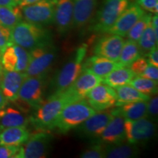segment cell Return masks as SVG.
Wrapping results in <instances>:
<instances>
[{
  "instance_id": "cell-1",
  "label": "cell",
  "mask_w": 158,
  "mask_h": 158,
  "mask_svg": "<svg viewBox=\"0 0 158 158\" xmlns=\"http://www.w3.org/2000/svg\"><path fill=\"white\" fill-rule=\"evenodd\" d=\"M76 101L77 100L67 89L61 93L52 94L35 110L34 114L29 118V122L41 131L54 130L57 118L64 106Z\"/></svg>"
},
{
  "instance_id": "cell-2",
  "label": "cell",
  "mask_w": 158,
  "mask_h": 158,
  "mask_svg": "<svg viewBox=\"0 0 158 158\" xmlns=\"http://www.w3.org/2000/svg\"><path fill=\"white\" fill-rule=\"evenodd\" d=\"M51 42V32L43 26L21 21L11 29V43L29 51Z\"/></svg>"
},
{
  "instance_id": "cell-3",
  "label": "cell",
  "mask_w": 158,
  "mask_h": 158,
  "mask_svg": "<svg viewBox=\"0 0 158 158\" xmlns=\"http://www.w3.org/2000/svg\"><path fill=\"white\" fill-rule=\"evenodd\" d=\"M88 45L83 43L73 51L52 80L53 94H59L70 87L81 73Z\"/></svg>"
},
{
  "instance_id": "cell-4",
  "label": "cell",
  "mask_w": 158,
  "mask_h": 158,
  "mask_svg": "<svg viewBox=\"0 0 158 158\" xmlns=\"http://www.w3.org/2000/svg\"><path fill=\"white\" fill-rule=\"evenodd\" d=\"M96 113L84 99L70 102L64 106L57 118L54 129L66 134L76 129L88 118Z\"/></svg>"
},
{
  "instance_id": "cell-5",
  "label": "cell",
  "mask_w": 158,
  "mask_h": 158,
  "mask_svg": "<svg viewBox=\"0 0 158 158\" xmlns=\"http://www.w3.org/2000/svg\"><path fill=\"white\" fill-rule=\"evenodd\" d=\"M128 5L129 0H103L89 30L95 33H106Z\"/></svg>"
},
{
  "instance_id": "cell-6",
  "label": "cell",
  "mask_w": 158,
  "mask_h": 158,
  "mask_svg": "<svg viewBox=\"0 0 158 158\" xmlns=\"http://www.w3.org/2000/svg\"><path fill=\"white\" fill-rule=\"evenodd\" d=\"M46 86V76H27L20 89L15 101L22 105L20 110L25 111L24 108L37 109L44 102V93ZM15 102V101H14Z\"/></svg>"
},
{
  "instance_id": "cell-7",
  "label": "cell",
  "mask_w": 158,
  "mask_h": 158,
  "mask_svg": "<svg viewBox=\"0 0 158 158\" xmlns=\"http://www.w3.org/2000/svg\"><path fill=\"white\" fill-rule=\"evenodd\" d=\"M56 47L53 42L31 49L25 73L30 77L46 76L56 59Z\"/></svg>"
},
{
  "instance_id": "cell-8",
  "label": "cell",
  "mask_w": 158,
  "mask_h": 158,
  "mask_svg": "<svg viewBox=\"0 0 158 158\" xmlns=\"http://www.w3.org/2000/svg\"><path fill=\"white\" fill-rule=\"evenodd\" d=\"M56 2L57 0H40L25 6L21 8L23 19L27 22L43 27L52 24Z\"/></svg>"
},
{
  "instance_id": "cell-9",
  "label": "cell",
  "mask_w": 158,
  "mask_h": 158,
  "mask_svg": "<svg viewBox=\"0 0 158 158\" xmlns=\"http://www.w3.org/2000/svg\"><path fill=\"white\" fill-rule=\"evenodd\" d=\"M53 136L48 132H38L30 135L25 143L20 147L16 158H42L50 150Z\"/></svg>"
},
{
  "instance_id": "cell-10",
  "label": "cell",
  "mask_w": 158,
  "mask_h": 158,
  "mask_svg": "<svg viewBox=\"0 0 158 158\" xmlns=\"http://www.w3.org/2000/svg\"><path fill=\"white\" fill-rule=\"evenodd\" d=\"M29 62V51L21 46L11 44L0 56V64L4 70L25 73Z\"/></svg>"
},
{
  "instance_id": "cell-11",
  "label": "cell",
  "mask_w": 158,
  "mask_h": 158,
  "mask_svg": "<svg viewBox=\"0 0 158 158\" xmlns=\"http://www.w3.org/2000/svg\"><path fill=\"white\" fill-rule=\"evenodd\" d=\"M126 139L130 143L137 144L149 141L155 133V125L146 117L137 120L124 119Z\"/></svg>"
},
{
  "instance_id": "cell-12",
  "label": "cell",
  "mask_w": 158,
  "mask_h": 158,
  "mask_svg": "<svg viewBox=\"0 0 158 158\" xmlns=\"http://www.w3.org/2000/svg\"><path fill=\"white\" fill-rule=\"evenodd\" d=\"M113 117L110 112L95 113L76 128V133L80 138L97 141Z\"/></svg>"
},
{
  "instance_id": "cell-13",
  "label": "cell",
  "mask_w": 158,
  "mask_h": 158,
  "mask_svg": "<svg viewBox=\"0 0 158 158\" xmlns=\"http://www.w3.org/2000/svg\"><path fill=\"white\" fill-rule=\"evenodd\" d=\"M85 100L96 112H100L115 106L116 93L108 85L100 84L88 92Z\"/></svg>"
},
{
  "instance_id": "cell-14",
  "label": "cell",
  "mask_w": 158,
  "mask_h": 158,
  "mask_svg": "<svg viewBox=\"0 0 158 158\" xmlns=\"http://www.w3.org/2000/svg\"><path fill=\"white\" fill-rule=\"evenodd\" d=\"M145 12L137 3L129 4L116 22L107 31V34L127 36L128 31Z\"/></svg>"
},
{
  "instance_id": "cell-15",
  "label": "cell",
  "mask_w": 158,
  "mask_h": 158,
  "mask_svg": "<svg viewBox=\"0 0 158 158\" xmlns=\"http://www.w3.org/2000/svg\"><path fill=\"white\" fill-rule=\"evenodd\" d=\"M124 43L123 37L120 35L113 34L105 35L96 42L94 47V54L95 56L118 62Z\"/></svg>"
},
{
  "instance_id": "cell-16",
  "label": "cell",
  "mask_w": 158,
  "mask_h": 158,
  "mask_svg": "<svg viewBox=\"0 0 158 158\" xmlns=\"http://www.w3.org/2000/svg\"><path fill=\"white\" fill-rule=\"evenodd\" d=\"M73 0H57L54 23L60 35H64L73 28Z\"/></svg>"
},
{
  "instance_id": "cell-17",
  "label": "cell",
  "mask_w": 158,
  "mask_h": 158,
  "mask_svg": "<svg viewBox=\"0 0 158 158\" xmlns=\"http://www.w3.org/2000/svg\"><path fill=\"white\" fill-rule=\"evenodd\" d=\"M102 82V78L92 73L82 70L81 73L67 90L72 94L76 100L84 99L86 94L98 84Z\"/></svg>"
},
{
  "instance_id": "cell-18",
  "label": "cell",
  "mask_w": 158,
  "mask_h": 158,
  "mask_svg": "<svg viewBox=\"0 0 158 158\" xmlns=\"http://www.w3.org/2000/svg\"><path fill=\"white\" fill-rule=\"evenodd\" d=\"M27 77L25 73L7 71L3 69L0 89L7 101L14 102L17 100L21 85Z\"/></svg>"
},
{
  "instance_id": "cell-19",
  "label": "cell",
  "mask_w": 158,
  "mask_h": 158,
  "mask_svg": "<svg viewBox=\"0 0 158 158\" xmlns=\"http://www.w3.org/2000/svg\"><path fill=\"white\" fill-rule=\"evenodd\" d=\"M98 0H73V28L81 29L90 22Z\"/></svg>"
},
{
  "instance_id": "cell-20",
  "label": "cell",
  "mask_w": 158,
  "mask_h": 158,
  "mask_svg": "<svg viewBox=\"0 0 158 158\" xmlns=\"http://www.w3.org/2000/svg\"><path fill=\"white\" fill-rule=\"evenodd\" d=\"M126 140L124 130V118L121 116H114L108 124L98 141L106 144H116Z\"/></svg>"
},
{
  "instance_id": "cell-21",
  "label": "cell",
  "mask_w": 158,
  "mask_h": 158,
  "mask_svg": "<svg viewBox=\"0 0 158 158\" xmlns=\"http://www.w3.org/2000/svg\"><path fill=\"white\" fill-rule=\"evenodd\" d=\"M122 66L123 65L121 63L116 61L94 55L84 62L82 70L89 71L103 78L111 71Z\"/></svg>"
},
{
  "instance_id": "cell-22",
  "label": "cell",
  "mask_w": 158,
  "mask_h": 158,
  "mask_svg": "<svg viewBox=\"0 0 158 158\" xmlns=\"http://www.w3.org/2000/svg\"><path fill=\"white\" fill-rule=\"evenodd\" d=\"M114 116H121L124 119L137 120L147 116V101L129 102L111 110Z\"/></svg>"
},
{
  "instance_id": "cell-23",
  "label": "cell",
  "mask_w": 158,
  "mask_h": 158,
  "mask_svg": "<svg viewBox=\"0 0 158 158\" xmlns=\"http://www.w3.org/2000/svg\"><path fill=\"white\" fill-rule=\"evenodd\" d=\"M29 118L21 110L13 107H4L0 109V128L1 130L13 127H27Z\"/></svg>"
},
{
  "instance_id": "cell-24",
  "label": "cell",
  "mask_w": 158,
  "mask_h": 158,
  "mask_svg": "<svg viewBox=\"0 0 158 158\" xmlns=\"http://www.w3.org/2000/svg\"><path fill=\"white\" fill-rule=\"evenodd\" d=\"M30 135L27 127L5 128L0 133V145L21 147L27 141Z\"/></svg>"
},
{
  "instance_id": "cell-25",
  "label": "cell",
  "mask_w": 158,
  "mask_h": 158,
  "mask_svg": "<svg viewBox=\"0 0 158 158\" xmlns=\"http://www.w3.org/2000/svg\"><path fill=\"white\" fill-rule=\"evenodd\" d=\"M116 93V106H120L129 102L148 101L150 96L145 94L130 85H124L114 89Z\"/></svg>"
},
{
  "instance_id": "cell-26",
  "label": "cell",
  "mask_w": 158,
  "mask_h": 158,
  "mask_svg": "<svg viewBox=\"0 0 158 158\" xmlns=\"http://www.w3.org/2000/svg\"><path fill=\"white\" fill-rule=\"evenodd\" d=\"M135 76L129 67L122 66L111 71L102 78V82L112 88L128 84Z\"/></svg>"
},
{
  "instance_id": "cell-27",
  "label": "cell",
  "mask_w": 158,
  "mask_h": 158,
  "mask_svg": "<svg viewBox=\"0 0 158 158\" xmlns=\"http://www.w3.org/2000/svg\"><path fill=\"white\" fill-rule=\"evenodd\" d=\"M105 157L108 158H132L137 157L139 150L136 144L116 143L110 144L105 148Z\"/></svg>"
},
{
  "instance_id": "cell-28",
  "label": "cell",
  "mask_w": 158,
  "mask_h": 158,
  "mask_svg": "<svg viewBox=\"0 0 158 158\" xmlns=\"http://www.w3.org/2000/svg\"><path fill=\"white\" fill-rule=\"evenodd\" d=\"M22 20V10L19 6L7 7L0 5V25L11 29Z\"/></svg>"
},
{
  "instance_id": "cell-29",
  "label": "cell",
  "mask_w": 158,
  "mask_h": 158,
  "mask_svg": "<svg viewBox=\"0 0 158 158\" xmlns=\"http://www.w3.org/2000/svg\"><path fill=\"white\" fill-rule=\"evenodd\" d=\"M141 56V50L137 42L127 40L124 41L118 62L123 66L129 67L132 62Z\"/></svg>"
},
{
  "instance_id": "cell-30",
  "label": "cell",
  "mask_w": 158,
  "mask_h": 158,
  "mask_svg": "<svg viewBox=\"0 0 158 158\" xmlns=\"http://www.w3.org/2000/svg\"><path fill=\"white\" fill-rule=\"evenodd\" d=\"M157 41L158 39L155 36V31L150 21L138 41L141 54L147 56V54L152 49L157 46Z\"/></svg>"
},
{
  "instance_id": "cell-31",
  "label": "cell",
  "mask_w": 158,
  "mask_h": 158,
  "mask_svg": "<svg viewBox=\"0 0 158 158\" xmlns=\"http://www.w3.org/2000/svg\"><path fill=\"white\" fill-rule=\"evenodd\" d=\"M128 84L147 95H155L157 93V81L152 80L142 76H135Z\"/></svg>"
},
{
  "instance_id": "cell-32",
  "label": "cell",
  "mask_w": 158,
  "mask_h": 158,
  "mask_svg": "<svg viewBox=\"0 0 158 158\" xmlns=\"http://www.w3.org/2000/svg\"><path fill=\"white\" fill-rule=\"evenodd\" d=\"M151 19L152 15L150 13H144L128 31L127 35L128 40L138 43L142 33L143 32L144 29H146L148 23L151 21Z\"/></svg>"
},
{
  "instance_id": "cell-33",
  "label": "cell",
  "mask_w": 158,
  "mask_h": 158,
  "mask_svg": "<svg viewBox=\"0 0 158 158\" xmlns=\"http://www.w3.org/2000/svg\"><path fill=\"white\" fill-rule=\"evenodd\" d=\"M105 148L100 143H97L91 146L88 149L84 150L81 154L80 157L82 158H104L105 157Z\"/></svg>"
},
{
  "instance_id": "cell-34",
  "label": "cell",
  "mask_w": 158,
  "mask_h": 158,
  "mask_svg": "<svg viewBox=\"0 0 158 158\" xmlns=\"http://www.w3.org/2000/svg\"><path fill=\"white\" fill-rule=\"evenodd\" d=\"M11 43V29L0 25V56Z\"/></svg>"
},
{
  "instance_id": "cell-35",
  "label": "cell",
  "mask_w": 158,
  "mask_h": 158,
  "mask_svg": "<svg viewBox=\"0 0 158 158\" xmlns=\"http://www.w3.org/2000/svg\"><path fill=\"white\" fill-rule=\"evenodd\" d=\"M148 64L147 59L140 56L129 65V68L135 76H140L146 70Z\"/></svg>"
},
{
  "instance_id": "cell-36",
  "label": "cell",
  "mask_w": 158,
  "mask_h": 158,
  "mask_svg": "<svg viewBox=\"0 0 158 158\" xmlns=\"http://www.w3.org/2000/svg\"><path fill=\"white\" fill-rule=\"evenodd\" d=\"M20 147L10 145H0V158L16 157Z\"/></svg>"
},
{
  "instance_id": "cell-37",
  "label": "cell",
  "mask_w": 158,
  "mask_h": 158,
  "mask_svg": "<svg viewBox=\"0 0 158 158\" xmlns=\"http://www.w3.org/2000/svg\"><path fill=\"white\" fill-rule=\"evenodd\" d=\"M136 3L143 10H146L154 14H157L158 2L157 0H137Z\"/></svg>"
},
{
  "instance_id": "cell-38",
  "label": "cell",
  "mask_w": 158,
  "mask_h": 158,
  "mask_svg": "<svg viewBox=\"0 0 158 158\" xmlns=\"http://www.w3.org/2000/svg\"><path fill=\"white\" fill-rule=\"evenodd\" d=\"M147 102V116L155 118L158 114V98L154 96L152 98H150Z\"/></svg>"
},
{
  "instance_id": "cell-39",
  "label": "cell",
  "mask_w": 158,
  "mask_h": 158,
  "mask_svg": "<svg viewBox=\"0 0 158 158\" xmlns=\"http://www.w3.org/2000/svg\"><path fill=\"white\" fill-rule=\"evenodd\" d=\"M140 76L152 79V80L158 81V68L152 64H148L146 70Z\"/></svg>"
},
{
  "instance_id": "cell-40",
  "label": "cell",
  "mask_w": 158,
  "mask_h": 158,
  "mask_svg": "<svg viewBox=\"0 0 158 158\" xmlns=\"http://www.w3.org/2000/svg\"><path fill=\"white\" fill-rule=\"evenodd\" d=\"M148 56V63L158 68V50L157 46L152 49L147 54Z\"/></svg>"
},
{
  "instance_id": "cell-41",
  "label": "cell",
  "mask_w": 158,
  "mask_h": 158,
  "mask_svg": "<svg viewBox=\"0 0 158 158\" xmlns=\"http://www.w3.org/2000/svg\"><path fill=\"white\" fill-rule=\"evenodd\" d=\"M21 0H0V5L7 7H15L19 6Z\"/></svg>"
},
{
  "instance_id": "cell-42",
  "label": "cell",
  "mask_w": 158,
  "mask_h": 158,
  "mask_svg": "<svg viewBox=\"0 0 158 158\" xmlns=\"http://www.w3.org/2000/svg\"><path fill=\"white\" fill-rule=\"evenodd\" d=\"M38 1H40V0H21L19 6L21 8H22V7H25V6L31 5V4L37 2Z\"/></svg>"
},
{
  "instance_id": "cell-43",
  "label": "cell",
  "mask_w": 158,
  "mask_h": 158,
  "mask_svg": "<svg viewBox=\"0 0 158 158\" xmlns=\"http://www.w3.org/2000/svg\"><path fill=\"white\" fill-rule=\"evenodd\" d=\"M7 102L8 101L5 98V97L4 96L2 92L1 89H0V109H2V108H3L5 106H6Z\"/></svg>"
},
{
  "instance_id": "cell-44",
  "label": "cell",
  "mask_w": 158,
  "mask_h": 158,
  "mask_svg": "<svg viewBox=\"0 0 158 158\" xmlns=\"http://www.w3.org/2000/svg\"><path fill=\"white\" fill-rule=\"evenodd\" d=\"M2 73H3V68H2V67L1 66V64H0V83H1L2 77Z\"/></svg>"
},
{
  "instance_id": "cell-45",
  "label": "cell",
  "mask_w": 158,
  "mask_h": 158,
  "mask_svg": "<svg viewBox=\"0 0 158 158\" xmlns=\"http://www.w3.org/2000/svg\"><path fill=\"white\" fill-rule=\"evenodd\" d=\"M2 131V130H1V128H0V132H1Z\"/></svg>"
},
{
  "instance_id": "cell-46",
  "label": "cell",
  "mask_w": 158,
  "mask_h": 158,
  "mask_svg": "<svg viewBox=\"0 0 158 158\" xmlns=\"http://www.w3.org/2000/svg\"></svg>"
}]
</instances>
